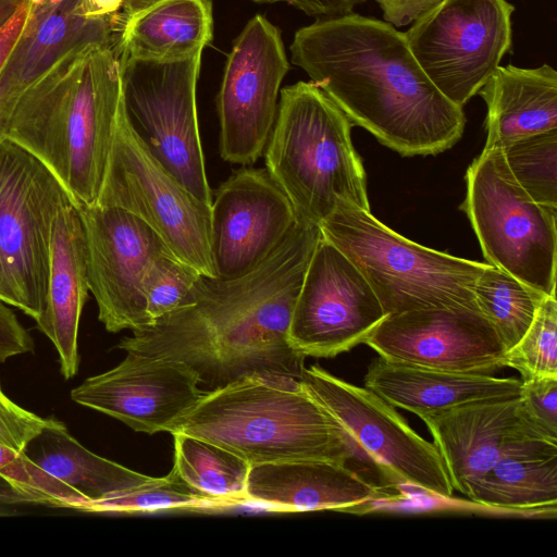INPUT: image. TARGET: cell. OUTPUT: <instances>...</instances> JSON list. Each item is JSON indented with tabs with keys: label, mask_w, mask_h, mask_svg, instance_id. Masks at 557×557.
I'll return each mask as SVG.
<instances>
[{
	"label": "cell",
	"mask_w": 557,
	"mask_h": 557,
	"mask_svg": "<svg viewBox=\"0 0 557 557\" xmlns=\"http://www.w3.org/2000/svg\"><path fill=\"white\" fill-rule=\"evenodd\" d=\"M228 508L185 482L174 468L164 476L152 478L111 494L102 499L86 502L77 510L87 512H151L162 509L216 510Z\"/></svg>",
	"instance_id": "30"
},
{
	"label": "cell",
	"mask_w": 557,
	"mask_h": 557,
	"mask_svg": "<svg viewBox=\"0 0 557 557\" xmlns=\"http://www.w3.org/2000/svg\"><path fill=\"white\" fill-rule=\"evenodd\" d=\"M513 11L506 0H442L404 34L428 78L462 108L509 51Z\"/></svg>",
	"instance_id": "10"
},
{
	"label": "cell",
	"mask_w": 557,
	"mask_h": 557,
	"mask_svg": "<svg viewBox=\"0 0 557 557\" xmlns=\"http://www.w3.org/2000/svg\"><path fill=\"white\" fill-rule=\"evenodd\" d=\"M478 94L487 108L483 151L557 129V72L549 64L499 65Z\"/></svg>",
	"instance_id": "25"
},
{
	"label": "cell",
	"mask_w": 557,
	"mask_h": 557,
	"mask_svg": "<svg viewBox=\"0 0 557 557\" xmlns=\"http://www.w3.org/2000/svg\"><path fill=\"white\" fill-rule=\"evenodd\" d=\"M27 17L0 73V97L11 98L48 72L71 51L114 47L117 15L88 18L82 0H27Z\"/></svg>",
	"instance_id": "21"
},
{
	"label": "cell",
	"mask_w": 557,
	"mask_h": 557,
	"mask_svg": "<svg viewBox=\"0 0 557 557\" xmlns=\"http://www.w3.org/2000/svg\"><path fill=\"white\" fill-rule=\"evenodd\" d=\"M299 66L346 114L401 156L437 154L462 136L466 116L428 78L405 34L357 13L320 17L289 47Z\"/></svg>",
	"instance_id": "2"
},
{
	"label": "cell",
	"mask_w": 557,
	"mask_h": 557,
	"mask_svg": "<svg viewBox=\"0 0 557 557\" xmlns=\"http://www.w3.org/2000/svg\"><path fill=\"white\" fill-rule=\"evenodd\" d=\"M351 127L346 114L311 81L281 89L263 154L267 171L288 197L298 222L320 226L343 205L370 210Z\"/></svg>",
	"instance_id": "5"
},
{
	"label": "cell",
	"mask_w": 557,
	"mask_h": 557,
	"mask_svg": "<svg viewBox=\"0 0 557 557\" xmlns=\"http://www.w3.org/2000/svg\"><path fill=\"white\" fill-rule=\"evenodd\" d=\"M297 218L267 169L243 168L214 193L210 251L215 277L242 276L263 262Z\"/></svg>",
	"instance_id": "17"
},
{
	"label": "cell",
	"mask_w": 557,
	"mask_h": 557,
	"mask_svg": "<svg viewBox=\"0 0 557 557\" xmlns=\"http://www.w3.org/2000/svg\"><path fill=\"white\" fill-rule=\"evenodd\" d=\"M288 70L280 29L256 14L234 40L216 95L224 161L246 166L263 154Z\"/></svg>",
	"instance_id": "13"
},
{
	"label": "cell",
	"mask_w": 557,
	"mask_h": 557,
	"mask_svg": "<svg viewBox=\"0 0 557 557\" xmlns=\"http://www.w3.org/2000/svg\"><path fill=\"white\" fill-rule=\"evenodd\" d=\"M385 317L359 269L321 234L292 313L293 348L304 357L333 358L363 344Z\"/></svg>",
	"instance_id": "14"
},
{
	"label": "cell",
	"mask_w": 557,
	"mask_h": 557,
	"mask_svg": "<svg viewBox=\"0 0 557 557\" xmlns=\"http://www.w3.org/2000/svg\"><path fill=\"white\" fill-rule=\"evenodd\" d=\"M521 385L516 377L433 370L380 356L364 375V387L418 417L474 401L518 397Z\"/></svg>",
	"instance_id": "23"
},
{
	"label": "cell",
	"mask_w": 557,
	"mask_h": 557,
	"mask_svg": "<svg viewBox=\"0 0 557 557\" xmlns=\"http://www.w3.org/2000/svg\"><path fill=\"white\" fill-rule=\"evenodd\" d=\"M260 4L285 2L311 16H336L350 13L366 0H253Z\"/></svg>",
	"instance_id": "39"
},
{
	"label": "cell",
	"mask_w": 557,
	"mask_h": 557,
	"mask_svg": "<svg viewBox=\"0 0 557 557\" xmlns=\"http://www.w3.org/2000/svg\"><path fill=\"white\" fill-rule=\"evenodd\" d=\"M467 496L496 508L556 509L557 443L539 444L502 457Z\"/></svg>",
	"instance_id": "27"
},
{
	"label": "cell",
	"mask_w": 557,
	"mask_h": 557,
	"mask_svg": "<svg viewBox=\"0 0 557 557\" xmlns=\"http://www.w3.org/2000/svg\"><path fill=\"white\" fill-rule=\"evenodd\" d=\"M213 443L250 466L323 459L358 461L348 435L301 379L255 374L205 391L171 433Z\"/></svg>",
	"instance_id": "4"
},
{
	"label": "cell",
	"mask_w": 557,
	"mask_h": 557,
	"mask_svg": "<svg viewBox=\"0 0 557 557\" xmlns=\"http://www.w3.org/2000/svg\"><path fill=\"white\" fill-rule=\"evenodd\" d=\"M380 357L414 367L492 374L505 367V346L480 311L429 308L386 315L364 339Z\"/></svg>",
	"instance_id": "16"
},
{
	"label": "cell",
	"mask_w": 557,
	"mask_h": 557,
	"mask_svg": "<svg viewBox=\"0 0 557 557\" xmlns=\"http://www.w3.org/2000/svg\"><path fill=\"white\" fill-rule=\"evenodd\" d=\"M174 438L173 468L194 488L234 507L245 505L250 465L208 441L182 433Z\"/></svg>",
	"instance_id": "28"
},
{
	"label": "cell",
	"mask_w": 557,
	"mask_h": 557,
	"mask_svg": "<svg viewBox=\"0 0 557 557\" xmlns=\"http://www.w3.org/2000/svg\"><path fill=\"white\" fill-rule=\"evenodd\" d=\"M95 203L117 207L149 225L180 260L213 276L211 206L189 193L153 156L122 103Z\"/></svg>",
	"instance_id": "7"
},
{
	"label": "cell",
	"mask_w": 557,
	"mask_h": 557,
	"mask_svg": "<svg viewBox=\"0 0 557 557\" xmlns=\"http://www.w3.org/2000/svg\"><path fill=\"white\" fill-rule=\"evenodd\" d=\"M505 367L521 374V381L557 376V301L547 296L521 339L505 354Z\"/></svg>",
	"instance_id": "33"
},
{
	"label": "cell",
	"mask_w": 557,
	"mask_h": 557,
	"mask_svg": "<svg viewBox=\"0 0 557 557\" xmlns=\"http://www.w3.org/2000/svg\"><path fill=\"white\" fill-rule=\"evenodd\" d=\"M205 391L182 362L126 352L116 367L71 391L78 405L108 414L136 432H170Z\"/></svg>",
	"instance_id": "18"
},
{
	"label": "cell",
	"mask_w": 557,
	"mask_h": 557,
	"mask_svg": "<svg viewBox=\"0 0 557 557\" xmlns=\"http://www.w3.org/2000/svg\"><path fill=\"white\" fill-rule=\"evenodd\" d=\"M48 418L24 409L10 399L0 384V444L24 451L47 424Z\"/></svg>",
	"instance_id": "36"
},
{
	"label": "cell",
	"mask_w": 557,
	"mask_h": 557,
	"mask_svg": "<svg viewBox=\"0 0 557 557\" xmlns=\"http://www.w3.org/2000/svg\"><path fill=\"white\" fill-rule=\"evenodd\" d=\"M124 0H82V10L88 18H113L123 8Z\"/></svg>",
	"instance_id": "41"
},
{
	"label": "cell",
	"mask_w": 557,
	"mask_h": 557,
	"mask_svg": "<svg viewBox=\"0 0 557 557\" xmlns=\"http://www.w3.org/2000/svg\"><path fill=\"white\" fill-rule=\"evenodd\" d=\"M8 99L0 98V141L3 138L4 113Z\"/></svg>",
	"instance_id": "45"
},
{
	"label": "cell",
	"mask_w": 557,
	"mask_h": 557,
	"mask_svg": "<svg viewBox=\"0 0 557 557\" xmlns=\"http://www.w3.org/2000/svg\"><path fill=\"white\" fill-rule=\"evenodd\" d=\"M25 2L26 0H0V30Z\"/></svg>",
	"instance_id": "43"
},
{
	"label": "cell",
	"mask_w": 557,
	"mask_h": 557,
	"mask_svg": "<svg viewBox=\"0 0 557 557\" xmlns=\"http://www.w3.org/2000/svg\"><path fill=\"white\" fill-rule=\"evenodd\" d=\"M461 209L487 264L546 296H556L557 208L531 199L509 176L497 151H482L466 173Z\"/></svg>",
	"instance_id": "8"
},
{
	"label": "cell",
	"mask_w": 557,
	"mask_h": 557,
	"mask_svg": "<svg viewBox=\"0 0 557 557\" xmlns=\"http://www.w3.org/2000/svg\"><path fill=\"white\" fill-rule=\"evenodd\" d=\"M495 151L509 176L531 199L557 208V129L521 138Z\"/></svg>",
	"instance_id": "31"
},
{
	"label": "cell",
	"mask_w": 557,
	"mask_h": 557,
	"mask_svg": "<svg viewBox=\"0 0 557 557\" xmlns=\"http://www.w3.org/2000/svg\"><path fill=\"white\" fill-rule=\"evenodd\" d=\"M473 295L479 310L496 330L506 351L521 339L547 297L490 264L476 278Z\"/></svg>",
	"instance_id": "29"
},
{
	"label": "cell",
	"mask_w": 557,
	"mask_h": 557,
	"mask_svg": "<svg viewBox=\"0 0 557 557\" xmlns=\"http://www.w3.org/2000/svg\"><path fill=\"white\" fill-rule=\"evenodd\" d=\"M201 54L173 62L119 60L134 128L158 161L197 199L211 206L196 101Z\"/></svg>",
	"instance_id": "9"
},
{
	"label": "cell",
	"mask_w": 557,
	"mask_h": 557,
	"mask_svg": "<svg viewBox=\"0 0 557 557\" xmlns=\"http://www.w3.org/2000/svg\"><path fill=\"white\" fill-rule=\"evenodd\" d=\"M382 498L379 486L346 463L302 459L250 466L245 505L277 512L352 510Z\"/></svg>",
	"instance_id": "20"
},
{
	"label": "cell",
	"mask_w": 557,
	"mask_h": 557,
	"mask_svg": "<svg viewBox=\"0 0 557 557\" xmlns=\"http://www.w3.org/2000/svg\"><path fill=\"white\" fill-rule=\"evenodd\" d=\"M0 300L18 309V299L10 280L0 247Z\"/></svg>",
	"instance_id": "42"
},
{
	"label": "cell",
	"mask_w": 557,
	"mask_h": 557,
	"mask_svg": "<svg viewBox=\"0 0 557 557\" xmlns=\"http://www.w3.org/2000/svg\"><path fill=\"white\" fill-rule=\"evenodd\" d=\"M212 38V0H154L119 13L114 49L119 59L173 62L202 53Z\"/></svg>",
	"instance_id": "24"
},
{
	"label": "cell",
	"mask_w": 557,
	"mask_h": 557,
	"mask_svg": "<svg viewBox=\"0 0 557 557\" xmlns=\"http://www.w3.org/2000/svg\"><path fill=\"white\" fill-rule=\"evenodd\" d=\"M24 453L37 467L67 484L86 502L102 499L150 478L90 451L55 418H48Z\"/></svg>",
	"instance_id": "26"
},
{
	"label": "cell",
	"mask_w": 557,
	"mask_h": 557,
	"mask_svg": "<svg viewBox=\"0 0 557 557\" xmlns=\"http://www.w3.org/2000/svg\"><path fill=\"white\" fill-rule=\"evenodd\" d=\"M35 343L9 305L0 300V362L32 352Z\"/></svg>",
	"instance_id": "37"
},
{
	"label": "cell",
	"mask_w": 557,
	"mask_h": 557,
	"mask_svg": "<svg viewBox=\"0 0 557 557\" xmlns=\"http://www.w3.org/2000/svg\"><path fill=\"white\" fill-rule=\"evenodd\" d=\"M519 401L523 416L557 441V376L522 381Z\"/></svg>",
	"instance_id": "35"
},
{
	"label": "cell",
	"mask_w": 557,
	"mask_h": 557,
	"mask_svg": "<svg viewBox=\"0 0 557 557\" xmlns=\"http://www.w3.org/2000/svg\"><path fill=\"white\" fill-rule=\"evenodd\" d=\"M200 274L172 253L157 258L143 281L149 325L177 309Z\"/></svg>",
	"instance_id": "34"
},
{
	"label": "cell",
	"mask_w": 557,
	"mask_h": 557,
	"mask_svg": "<svg viewBox=\"0 0 557 557\" xmlns=\"http://www.w3.org/2000/svg\"><path fill=\"white\" fill-rule=\"evenodd\" d=\"M386 23L395 26L412 24L442 0H375Z\"/></svg>",
	"instance_id": "38"
},
{
	"label": "cell",
	"mask_w": 557,
	"mask_h": 557,
	"mask_svg": "<svg viewBox=\"0 0 557 557\" xmlns=\"http://www.w3.org/2000/svg\"><path fill=\"white\" fill-rule=\"evenodd\" d=\"M454 491L465 496L502 457L543 443H557L522 413L519 396L466 404L424 413Z\"/></svg>",
	"instance_id": "19"
},
{
	"label": "cell",
	"mask_w": 557,
	"mask_h": 557,
	"mask_svg": "<svg viewBox=\"0 0 557 557\" xmlns=\"http://www.w3.org/2000/svg\"><path fill=\"white\" fill-rule=\"evenodd\" d=\"M88 292L83 221L77 205L69 200L59 208L52 224L45 306L36 320L37 329L58 352L65 380L78 371V329Z\"/></svg>",
	"instance_id": "22"
},
{
	"label": "cell",
	"mask_w": 557,
	"mask_h": 557,
	"mask_svg": "<svg viewBox=\"0 0 557 557\" xmlns=\"http://www.w3.org/2000/svg\"><path fill=\"white\" fill-rule=\"evenodd\" d=\"M77 207L86 238L88 287L99 321L111 333L149 325L143 281L157 258L172 252L149 225L126 210L98 203Z\"/></svg>",
	"instance_id": "15"
},
{
	"label": "cell",
	"mask_w": 557,
	"mask_h": 557,
	"mask_svg": "<svg viewBox=\"0 0 557 557\" xmlns=\"http://www.w3.org/2000/svg\"><path fill=\"white\" fill-rule=\"evenodd\" d=\"M124 102L113 46L75 49L7 102L3 138L42 162L77 206L95 203Z\"/></svg>",
	"instance_id": "3"
},
{
	"label": "cell",
	"mask_w": 557,
	"mask_h": 557,
	"mask_svg": "<svg viewBox=\"0 0 557 557\" xmlns=\"http://www.w3.org/2000/svg\"><path fill=\"white\" fill-rule=\"evenodd\" d=\"M27 12L28 9L26 0V2L18 9L15 15L0 30V73L24 28Z\"/></svg>",
	"instance_id": "40"
},
{
	"label": "cell",
	"mask_w": 557,
	"mask_h": 557,
	"mask_svg": "<svg viewBox=\"0 0 557 557\" xmlns=\"http://www.w3.org/2000/svg\"><path fill=\"white\" fill-rule=\"evenodd\" d=\"M0 487L4 503L78 509L86 499L37 467L24 451L0 444Z\"/></svg>",
	"instance_id": "32"
},
{
	"label": "cell",
	"mask_w": 557,
	"mask_h": 557,
	"mask_svg": "<svg viewBox=\"0 0 557 557\" xmlns=\"http://www.w3.org/2000/svg\"><path fill=\"white\" fill-rule=\"evenodd\" d=\"M320 230L359 269L386 315L429 308L479 310L473 287L487 263L421 246L351 205L338 207Z\"/></svg>",
	"instance_id": "6"
},
{
	"label": "cell",
	"mask_w": 557,
	"mask_h": 557,
	"mask_svg": "<svg viewBox=\"0 0 557 557\" xmlns=\"http://www.w3.org/2000/svg\"><path fill=\"white\" fill-rule=\"evenodd\" d=\"M320 238V226L296 221L253 270L233 278L200 274L177 309L132 331L117 348L182 362L203 391L255 374L301 379L306 357L289 344L288 329Z\"/></svg>",
	"instance_id": "1"
},
{
	"label": "cell",
	"mask_w": 557,
	"mask_h": 557,
	"mask_svg": "<svg viewBox=\"0 0 557 557\" xmlns=\"http://www.w3.org/2000/svg\"><path fill=\"white\" fill-rule=\"evenodd\" d=\"M69 200V191L42 162L2 138L0 247L18 310L35 321L45 306L52 224Z\"/></svg>",
	"instance_id": "12"
},
{
	"label": "cell",
	"mask_w": 557,
	"mask_h": 557,
	"mask_svg": "<svg viewBox=\"0 0 557 557\" xmlns=\"http://www.w3.org/2000/svg\"><path fill=\"white\" fill-rule=\"evenodd\" d=\"M301 380L339 422L358 461L371 465L389 483L445 498L453 496L454 487L438 449L412 430L394 406L319 364L305 367Z\"/></svg>",
	"instance_id": "11"
},
{
	"label": "cell",
	"mask_w": 557,
	"mask_h": 557,
	"mask_svg": "<svg viewBox=\"0 0 557 557\" xmlns=\"http://www.w3.org/2000/svg\"><path fill=\"white\" fill-rule=\"evenodd\" d=\"M154 0H124L122 12L128 13L138 10Z\"/></svg>",
	"instance_id": "44"
}]
</instances>
